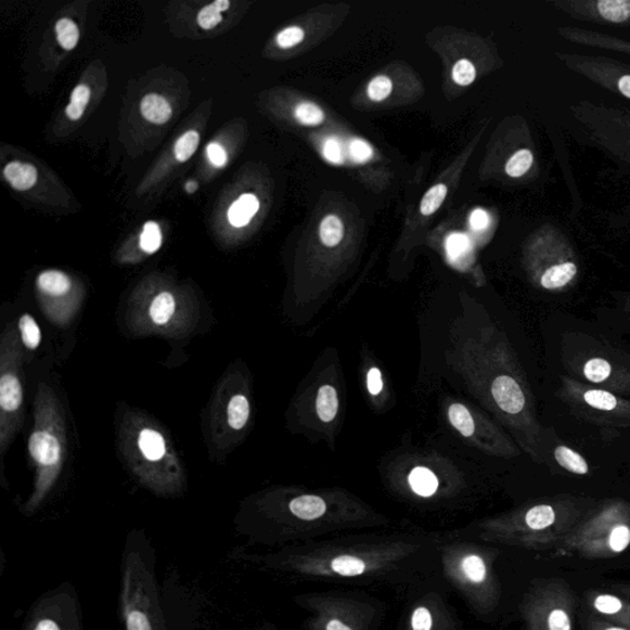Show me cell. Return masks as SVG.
<instances>
[{"label":"cell","mask_w":630,"mask_h":630,"mask_svg":"<svg viewBox=\"0 0 630 630\" xmlns=\"http://www.w3.org/2000/svg\"><path fill=\"white\" fill-rule=\"evenodd\" d=\"M205 599L178 570L163 580L158 552L143 532L123 548L118 615L125 630H203Z\"/></svg>","instance_id":"1"},{"label":"cell","mask_w":630,"mask_h":630,"mask_svg":"<svg viewBox=\"0 0 630 630\" xmlns=\"http://www.w3.org/2000/svg\"><path fill=\"white\" fill-rule=\"evenodd\" d=\"M630 545V504L622 499L599 502L592 513L555 548V555L607 560Z\"/></svg>","instance_id":"2"},{"label":"cell","mask_w":630,"mask_h":630,"mask_svg":"<svg viewBox=\"0 0 630 630\" xmlns=\"http://www.w3.org/2000/svg\"><path fill=\"white\" fill-rule=\"evenodd\" d=\"M562 349L570 377L630 398V358L623 351L579 333L564 334Z\"/></svg>","instance_id":"3"},{"label":"cell","mask_w":630,"mask_h":630,"mask_svg":"<svg viewBox=\"0 0 630 630\" xmlns=\"http://www.w3.org/2000/svg\"><path fill=\"white\" fill-rule=\"evenodd\" d=\"M526 265L533 285L550 294L569 291L579 279L577 253L568 236L551 224L541 227L532 235L527 246Z\"/></svg>","instance_id":"4"},{"label":"cell","mask_w":630,"mask_h":630,"mask_svg":"<svg viewBox=\"0 0 630 630\" xmlns=\"http://www.w3.org/2000/svg\"><path fill=\"white\" fill-rule=\"evenodd\" d=\"M556 398L583 422L607 427L630 428V398L562 376Z\"/></svg>","instance_id":"5"},{"label":"cell","mask_w":630,"mask_h":630,"mask_svg":"<svg viewBox=\"0 0 630 630\" xmlns=\"http://www.w3.org/2000/svg\"><path fill=\"white\" fill-rule=\"evenodd\" d=\"M577 597L561 578L538 580L526 599L528 630H574Z\"/></svg>","instance_id":"6"},{"label":"cell","mask_w":630,"mask_h":630,"mask_svg":"<svg viewBox=\"0 0 630 630\" xmlns=\"http://www.w3.org/2000/svg\"><path fill=\"white\" fill-rule=\"evenodd\" d=\"M575 120L589 140L614 158L630 164V112L625 107H605L588 102L570 107Z\"/></svg>","instance_id":"7"},{"label":"cell","mask_w":630,"mask_h":630,"mask_svg":"<svg viewBox=\"0 0 630 630\" xmlns=\"http://www.w3.org/2000/svg\"><path fill=\"white\" fill-rule=\"evenodd\" d=\"M21 630H85L79 592L66 580L33 602Z\"/></svg>","instance_id":"8"},{"label":"cell","mask_w":630,"mask_h":630,"mask_svg":"<svg viewBox=\"0 0 630 630\" xmlns=\"http://www.w3.org/2000/svg\"><path fill=\"white\" fill-rule=\"evenodd\" d=\"M566 67L602 88L630 100V66L614 59L555 52Z\"/></svg>","instance_id":"9"},{"label":"cell","mask_w":630,"mask_h":630,"mask_svg":"<svg viewBox=\"0 0 630 630\" xmlns=\"http://www.w3.org/2000/svg\"><path fill=\"white\" fill-rule=\"evenodd\" d=\"M551 5L575 21L630 26V0H553Z\"/></svg>","instance_id":"10"},{"label":"cell","mask_w":630,"mask_h":630,"mask_svg":"<svg viewBox=\"0 0 630 630\" xmlns=\"http://www.w3.org/2000/svg\"><path fill=\"white\" fill-rule=\"evenodd\" d=\"M586 602L591 614L630 629V600L616 592L589 590Z\"/></svg>","instance_id":"11"},{"label":"cell","mask_w":630,"mask_h":630,"mask_svg":"<svg viewBox=\"0 0 630 630\" xmlns=\"http://www.w3.org/2000/svg\"><path fill=\"white\" fill-rule=\"evenodd\" d=\"M558 33L565 40L588 46V48L604 49L630 54V42L625 39L616 38V36L570 26L560 27Z\"/></svg>","instance_id":"12"},{"label":"cell","mask_w":630,"mask_h":630,"mask_svg":"<svg viewBox=\"0 0 630 630\" xmlns=\"http://www.w3.org/2000/svg\"><path fill=\"white\" fill-rule=\"evenodd\" d=\"M0 407L8 415L20 413L23 407L22 382L13 370H3L0 378Z\"/></svg>","instance_id":"13"},{"label":"cell","mask_w":630,"mask_h":630,"mask_svg":"<svg viewBox=\"0 0 630 630\" xmlns=\"http://www.w3.org/2000/svg\"><path fill=\"white\" fill-rule=\"evenodd\" d=\"M39 172L31 164L23 162L9 163L4 169V178L16 191L30 190L38 181Z\"/></svg>","instance_id":"14"},{"label":"cell","mask_w":630,"mask_h":630,"mask_svg":"<svg viewBox=\"0 0 630 630\" xmlns=\"http://www.w3.org/2000/svg\"><path fill=\"white\" fill-rule=\"evenodd\" d=\"M554 461L560 467L575 476L586 477L590 474V464L586 457L566 445L556 446L553 452Z\"/></svg>","instance_id":"15"},{"label":"cell","mask_w":630,"mask_h":630,"mask_svg":"<svg viewBox=\"0 0 630 630\" xmlns=\"http://www.w3.org/2000/svg\"><path fill=\"white\" fill-rule=\"evenodd\" d=\"M141 113L145 120L155 125H164L169 121L172 108L166 98L158 94H149L142 100Z\"/></svg>","instance_id":"16"},{"label":"cell","mask_w":630,"mask_h":630,"mask_svg":"<svg viewBox=\"0 0 630 630\" xmlns=\"http://www.w3.org/2000/svg\"><path fill=\"white\" fill-rule=\"evenodd\" d=\"M260 203L253 194L242 195L231 206L228 211V219L233 227L242 228L252 221V218L259 211Z\"/></svg>","instance_id":"17"},{"label":"cell","mask_w":630,"mask_h":630,"mask_svg":"<svg viewBox=\"0 0 630 630\" xmlns=\"http://www.w3.org/2000/svg\"><path fill=\"white\" fill-rule=\"evenodd\" d=\"M290 511L292 515L305 519V522H312V519L322 517L325 514L326 504L322 498L303 496L290 502Z\"/></svg>","instance_id":"18"},{"label":"cell","mask_w":630,"mask_h":630,"mask_svg":"<svg viewBox=\"0 0 630 630\" xmlns=\"http://www.w3.org/2000/svg\"><path fill=\"white\" fill-rule=\"evenodd\" d=\"M38 287L43 294L60 297L68 294L72 281L65 272L59 270H48L40 273Z\"/></svg>","instance_id":"19"},{"label":"cell","mask_w":630,"mask_h":630,"mask_svg":"<svg viewBox=\"0 0 630 630\" xmlns=\"http://www.w3.org/2000/svg\"><path fill=\"white\" fill-rule=\"evenodd\" d=\"M317 414L324 423H331L339 412V397L334 387L325 385L319 388L317 395Z\"/></svg>","instance_id":"20"},{"label":"cell","mask_w":630,"mask_h":630,"mask_svg":"<svg viewBox=\"0 0 630 630\" xmlns=\"http://www.w3.org/2000/svg\"><path fill=\"white\" fill-rule=\"evenodd\" d=\"M140 450L150 461H159L166 454V442L163 436L151 428H145L139 438Z\"/></svg>","instance_id":"21"},{"label":"cell","mask_w":630,"mask_h":630,"mask_svg":"<svg viewBox=\"0 0 630 630\" xmlns=\"http://www.w3.org/2000/svg\"><path fill=\"white\" fill-rule=\"evenodd\" d=\"M410 487L420 497H432L438 488V480L435 474L427 468L417 467L409 476Z\"/></svg>","instance_id":"22"},{"label":"cell","mask_w":630,"mask_h":630,"mask_svg":"<svg viewBox=\"0 0 630 630\" xmlns=\"http://www.w3.org/2000/svg\"><path fill=\"white\" fill-rule=\"evenodd\" d=\"M175 313L176 299L169 292H162L160 295L155 297L150 310L151 318L155 324H167Z\"/></svg>","instance_id":"23"},{"label":"cell","mask_w":630,"mask_h":630,"mask_svg":"<svg viewBox=\"0 0 630 630\" xmlns=\"http://www.w3.org/2000/svg\"><path fill=\"white\" fill-rule=\"evenodd\" d=\"M535 164V154L531 150L522 149L511 155L506 163L505 171L510 178H523Z\"/></svg>","instance_id":"24"},{"label":"cell","mask_w":630,"mask_h":630,"mask_svg":"<svg viewBox=\"0 0 630 630\" xmlns=\"http://www.w3.org/2000/svg\"><path fill=\"white\" fill-rule=\"evenodd\" d=\"M230 0H216V2L206 5L197 15V23L205 30H213L223 21L222 13L230 9Z\"/></svg>","instance_id":"25"},{"label":"cell","mask_w":630,"mask_h":630,"mask_svg":"<svg viewBox=\"0 0 630 630\" xmlns=\"http://www.w3.org/2000/svg\"><path fill=\"white\" fill-rule=\"evenodd\" d=\"M344 223L339 217L334 215L326 216L323 219L321 228H319V234H321V240L325 246L329 248H334L344 239Z\"/></svg>","instance_id":"26"},{"label":"cell","mask_w":630,"mask_h":630,"mask_svg":"<svg viewBox=\"0 0 630 630\" xmlns=\"http://www.w3.org/2000/svg\"><path fill=\"white\" fill-rule=\"evenodd\" d=\"M250 406L244 396H235L228 406V423L234 430H241L248 423Z\"/></svg>","instance_id":"27"},{"label":"cell","mask_w":630,"mask_h":630,"mask_svg":"<svg viewBox=\"0 0 630 630\" xmlns=\"http://www.w3.org/2000/svg\"><path fill=\"white\" fill-rule=\"evenodd\" d=\"M449 417L455 430L464 437H470L476 432V423H474L470 410L464 406L452 404L449 409Z\"/></svg>","instance_id":"28"},{"label":"cell","mask_w":630,"mask_h":630,"mask_svg":"<svg viewBox=\"0 0 630 630\" xmlns=\"http://www.w3.org/2000/svg\"><path fill=\"white\" fill-rule=\"evenodd\" d=\"M91 91L85 85L78 86L73 90L70 103L66 108L67 116L72 121H77L85 115L87 105L89 104Z\"/></svg>","instance_id":"29"},{"label":"cell","mask_w":630,"mask_h":630,"mask_svg":"<svg viewBox=\"0 0 630 630\" xmlns=\"http://www.w3.org/2000/svg\"><path fill=\"white\" fill-rule=\"evenodd\" d=\"M56 35L62 48L70 51L78 44L80 33L75 22L63 17L56 24Z\"/></svg>","instance_id":"30"},{"label":"cell","mask_w":630,"mask_h":630,"mask_svg":"<svg viewBox=\"0 0 630 630\" xmlns=\"http://www.w3.org/2000/svg\"><path fill=\"white\" fill-rule=\"evenodd\" d=\"M332 569L343 577H358L367 570V564L355 556L343 555L332 562Z\"/></svg>","instance_id":"31"},{"label":"cell","mask_w":630,"mask_h":630,"mask_svg":"<svg viewBox=\"0 0 630 630\" xmlns=\"http://www.w3.org/2000/svg\"><path fill=\"white\" fill-rule=\"evenodd\" d=\"M20 329L26 348L38 349L41 343V331L35 319L30 314H24L20 319Z\"/></svg>","instance_id":"32"},{"label":"cell","mask_w":630,"mask_h":630,"mask_svg":"<svg viewBox=\"0 0 630 630\" xmlns=\"http://www.w3.org/2000/svg\"><path fill=\"white\" fill-rule=\"evenodd\" d=\"M200 143V134L195 130H190L182 134L176 143V158L181 162H188L195 154Z\"/></svg>","instance_id":"33"},{"label":"cell","mask_w":630,"mask_h":630,"mask_svg":"<svg viewBox=\"0 0 630 630\" xmlns=\"http://www.w3.org/2000/svg\"><path fill=\"white\" fill-rule=\"evenodd\" d=\"M163 235L158 223L150 221L144 224L140 239V245L143 252L154 254L160 249Z\"/></svg>","instance_id":"34"},{"label":"cell","mask_w":630,"mask_h":630,"mask_svg":"<svg viewBox=\"0 0 630 630\" xmlns=\"http://www.w3.org/2000/svg\"><path fill=\"white\" fill-rule=\"evenodd\" d=\"M447 187L443 184H438L427 191L425 194L422 205H420V211L424 216H432L438 208H440L443 204V201L447 196Z\"/></svg>","instance_id":"35"},{"label":"cell","mask_w":630,"mask_h":630,"mask_svg":"<svg viewBox=\"0 0 630 630\" xmlns=\"http://www.w3.org/2000/svg\"><path fill=\"white\" fill-rule=\"evenodd\" d=\"M296 118L306 126H318L324 123V112L313 103H303L296 107Z\"/></svg>","instance_id":"36"},{"label":"cell","mask_w":630,"mask_h":630,"mask_svg":"<svg viewBox=\"0 0 630 630\" xmlns=\"http://www.w3.org/2000/svg\"><path fill=\"white\" fill-rule=\"evenodd\" d=\"M462 569L473 582H483L487 579V565L478 555H468L462 562Z\"/></svg>","instance_id":"37"},{"label":"cell","mask_w":630,"mask_h":630,"mask_svg":"<svg viewBox=\"0 0 630 630\" xmlns=\"http://www.w3.org/2000/svg\"><path fill=\"white\" fill-rule=\"evenodd\" d=\"M452 77L457 85L461 87H468L476 80L477 70L473 63L468 60H461L455 63Z\"/></svg>","instance_id":"38"},{"label":"cell","mask_w":630,"mask_h":630,"mask_svg":"<svg viewBox=\"0 0 630 630\" xmlns=\"http://www.w3.org/2000/svg\"><path fill=\"white\" fill-rule=\"evenodd\" d=\"M391 80L386 76H380L371 81L368 91L372 102L380 103L391 94Z\"/></svg>","instance_id":"39"},{"label":"cell","mask_w":630,"mask_h":630,"mask_svg":"<svg viewBox=\"0 0 630 630\" xmlns=\"http://www.w3.org/2000/svg\"><path fill=\"white\" fill-rule=\"evenodd\" d=\"M305 40V30L303 27L291 26L282 30L277 38L281 49H291Z\"/></svg>","instance_id":"40"},{"label":"cell","mask_w":630,"mask_h":630,"mask_svg":"<svg viewBox=\"0 0 630 630\" xmlns=\"http://www.w3.org/2000/svg\"><path fill=\"white\" fill-rule=\"evenodd\" d=\"M350 154L356 163L363 164L372 158L373 149L367 141L356 139L350 143Z\"/></svg>","instance_id":"41"},{"label":"cell","mask_w":630,"mask_h":630,"mask_svg":"<svg viewBox=\"0 0 630 630\" xmlns=\"http://www.w3.org/2000/svg\"><path fill=\"white\" fill-rule=\"evenodd\" d=\"M324 157L327 162L335 164V166H340L344 163V152L343 145L339 141L335 139H329L324 144Z\"/></svg>","instance_id":"42"},{"label":"cell","mask_w":630,"mask_h":630,"mask_svg":"<svg viewBox=\"0 0 630 630\" xmlns=\"http://www.w3.org/2000/svg\"><path fill=\"white\" fill-rule=\"evenodd\" d=\"M583 630H630L625 627L617 626L609 622V620L601 618L596 615H589L583 619Z\"/></svg>","instance_id":"43"},{"label":"cell","mask_w":630,"mask_h":630,"mask_svg":"<svg viewBox=\"0 0 630 630\" xmlns=\"http://www.w3.org/2000/svg\"><path fill=\"white\" fill-rule=\"evenodd\" d=\"M207 157L217 168H223L228 162L227 152L217 142H211L207 145Z\"/></svg>","instance_id":"44"},{"label":"cell","mask_w":630,"mask_h":630,"mask_svg":"<svg viewBox=\"0 0 630 630\" xmlns=\"http://www.w3.org/2000/svg\"><path fill=\"white\" fill-rule=\"evenodd\" d=\"M433 626V618L430 610L420 607L414 612L412 617L413 630H430Z\"/></svg>","instance_id":"45"},{"label":"cell","mask_w":630,"mask_h":630,"mask_svg":"<svg viewBox=\"0 0 630 630\" xmlns=\"http://www.w3.org/2000/svg\"><path fill=\"white\" fill-rule=\"evenodd\" d=\"M368 386L372 396H378L383 389L382 373L378 369L370 370L368 374Z\"/></svg>","instance_id":"46"},{"label":"cell","mask_w":630,"mask_h":630,"mask_svg":"<svg viewBox=\"0 0 630 630\" xmlns=\"http://www.w3.org/2000/svg\"><path fill=\"white\" fill-rule=\"evenodd\" d=\"M489 224V215L484 209H474L471 215V226L473 230L481 231Z\"/></svg>","instance_id":"47"},{"label":"cell","mask_w":630,"mask_h":630,"mask_svg":"<svg viewBox=\"0 0 630 630\" xmlns=\"http://www.w3.org/2000/svg\"><path fill=\"white\" fill-rule=\"evenodd\" d=\"M449 246H450V252L453 255V257H457V255H460L465 249H467V242H465V240L463 239L462 235H459V236H454V239H451Z\"/></svg>","instance_id":"48"},{"label":"cell","mask_w":630,"mask_h":630,"mask_svg":"<svg viewBox=\"0 0 630 630\" xmlns=\"http://www.w3.org/2000/svg\"><path fill=\"white\" fill-rule=\"evenodd\" d=\"M610 589L618 593V595L630 600V582H615L612 583Z\"/></svg>","instance_id":"49"},{"label":"cell","mask_w":630,"mask_h":630,"mask_svg":"<svg viewBox=\"0 0 630 630\" xmlns=\"http://www.w3.org/2000/svg\"><path fill=\"white\" fill-rule=\"evenodd\" d=\"M326 630H351L348 626H345L340 620L333 619L327 623Z\"/></svg>","instance_id":"50"},{"label":"cell","mask_w":630,"mask_h":630,"mask_svg":"<svg viewBox=\"0 0 630 630\" xmlns=\"http://www.w3.org/2000/svg\"><path fill=\"white\" fill-rule=\"evenodd\" d=\"M197 189H198V184L196 181L190 180L187 182V185H185L187 193L194 194Z\"/></svg>","instance_id":"51"},{"label":"cell","mask_w":630,"mask_h":630,"mask_svg":"<svg viewBox=\"0 0 630 630\" xmlns=\"http://www.w3.org/2000/svg\"><path fill=\"white\" fill-rule=\"evenodd\" d=\"M625 313L628 317V321L630 323V296L625 300L623 305Z\"/></svg>","instance_id":"52"}]
</instances>
